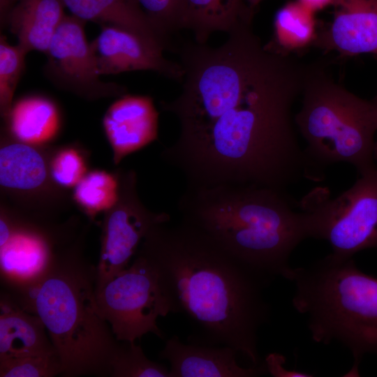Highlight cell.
<instances>
[{
	"mask_svg": "<svg viewBox=\"0 0 377 377\" xmlns=\"http://www.w3.org/2000/svg\"><path fill=\"white\" fill-rule=\"evenodd\" d=\"M71 15L101 25L132 31L165 50L170 41L153 24L136 0H62Z\"/></svg>",
	"mask_w": 377,
	"mask_h": 377,
	"instance_id": "ac0fdd59",
	"label": "cell"
},
{
	"mask_svg": "<svg viewBox=\"0 0 377 377\" xmlns=\"http://www.w3.org/2000/svg\"><path fill=\"white\" fill-rule=\"evenodd\" d=\"M158 121V113L149 96L125 95L114 102L103 124L114 163L157 139Z\"/></svg>",
	"mask_w": 377,
	"mask_h": 377,
	"instance_id": "4fadbf2b",
	"label": "cell"
},
{
	"mask_svg": "<svg viewBox=\"0 0 377 377\" xmlns=\"http://www.w3.org/2000/svg\"><path fill=\"white\" fill-rule=\"evenodd\" d=\"M136 253L156 265L176 313H183L190 322L192 333L188 342L230 346L251 365H265L258 335L270 316L264 292L272 278L182 221L154 226Z\"/></svg>",
	"mask_w": 377,
	"mask_h": 377,
	"instance_id": "7a4b0ae2",
	"label": "cell"
},
{
	"mask_svg": "<svg viewBox=\"0 0 377 377\" xmlns=\"http://www.w3.org/2000/svg\"><path fill=\"white\" fill-rule=\"evenodd\" d=\"M293 308L306 318L313 341L339 343L353 357L347 376H359L366 355L377 356V276L362 271L353 258L332 253L293 267Z\"/></svg>",
	"mask_w": 377,
	"mask_h": 377,
	"instance_id": "5b68a950",
	"label": "cell"
},
{
	"mask_svg": "<svg viewBox=\"0 0 377 377\" xmlns=\"http://www.w3.org/2000/svg\"><path fill=\"white\" fill-rule=\"evenodd\" d=\"M112 377H171L170 369L150 360L135 342L121 341L111 363Z\"/></svg>",
	"mask_w": 377,
	"mask_h": 377,
	"instance_id": "d4e9b609",
	"label": "cell"
},
{
	"mask_svg": "<svg viewBox=\"0 0 377 377\" xmlns=\"http://www.w3.org/2000/svg\"><path fill=\"white\" fill-rule=\"evenodd\" d=\"M0 310V360L57 353L41 319L3 290Z\"/></svg>",
	"mask_w": 377,
	"mask_h": 377,
	"instance_id": "2e32d148",
	"label": "cell"
},
{
	"mask_svg": "<svg viewBox=\"0 0 377 377\" xmlns=\"http://www.w3.org/2000/svg\"><path fill=\"white\" fill-rule=\"evenodd\" d=\"M159 31L169 39L180 29L182 0H136Z\"/></svg>",
	"mask_w": 377,
	"mask_h": 377,
	"instance_id": "4316f807",
	"label": "cell"
},
{
	"mask_svg": "<svg viewBox=\"0 0 377 377\" xmlns=\"http://www.w3.org/2000/svg\"><path fill=\"white\" fill-rule=\"evenodd\" d=\"M86 22L73 15L64 17L46 52L43 73L59 89L87 98L122 96L125 87L100 79L96 61L87 42Z\"/></svg>",
	"mask_w": 377,
	"mask_h": 377,
	"instance_id": "9c48e42d",
	"label": "cell"
},
{
	"mask_svg": "<svg viewBox=\"0 0 377 377\" xmlns=\"http://www.w3.org/2000/svg\"><path fill=\"white\" fill-rule=\"evenodd\" d=\"M135 177H127L124 195L117 207L105 219L100 258L96 266V290L128 267L141 241L154 226L170 222L165 212L147 210L139 202L135 191Z\"/></svg>",
	"mask_w": 377,
	"mask_h": 377,
	"instance_id": "30bf717a",
	"label": "cell"
},
{
	"mask_svg": "<svg viewBox=\"0 0 377 377\" xmlns=\"http://www.w3.org/2000/svg\"><path fill=\"white\" fill-rule=\"evenodd\" d=\"M230 346L184 343L177 335L165 341L158 357L170 364L171 377H256L268 374L265 365L242 367Z\"/></svg>",
	"mask_w": 377,
	"mask_h": 377,
	"instance_id": "9a60e30c",
	"label": "cell"
},
{
	"mask_svg": "<svg viewBox=\"0 0 377 377\" xmlns=\"http://www.w3.org/2000/svg\"><path fill=\"white\" fill-rule=\"evenodd\" d=\"M27 53L17 45H12L5 36L0 37V108L8 117L13 107V98L25 69Z\"/></svg>",
	"mask_w": 377,
	"mask_h": 377,
	"instance_id": "cb8c5ba5",
	"label": "cell"
},
{
	"mask_svg": "<svg viewBox=\"0 0 377 377\" xmlns=\"http://www.w3.org/2000/svg\"><path fill=\"white\" fill-rule=\"evenodd\" d=\"M179 94L161 103L179 123L161 153L186 186L253 185L279 191L316 181L300 145L292 110L313 63L267 47L243 22L218 47L179 50Z\"/></svg>",
	"mask_w": 377,
	"mask_h": 377,
	"instance_id": "6da1fadb",
	"label": "cell"
},
{
	"mask_svg": "<svg viewBox=\"0 0 377 377\" xmlns=\"http://www.w3.org/2000/svg\"><path fill=\"white\" fill-rule=\"evenodd\" d=\"M314 13L332 6L335 0H297Z\"/></svg>",
	"mask_w": 377,
	"mask_h": 377,
	"instance_id": "f546056e",
	"label": "cell"
},
{
	"mask_svg": "<svg viewBox=\"0 0 377 377\" xmlns=\"http://www.w3.org/2000/svg\"><path fill=\"white\" fill-rule=\"evenodd\" d=\"M117 182L103 171L91 172L84 176L76 185V200L87 212H97L112 209L119 200Z\"/></svg>",
	"mask_w": 377,
	"mask_h": 377,
	"instance_id": "603a6c76",
	"label": "cell"
},
{
	"mask_svg": "<svg viewBox=\"0 0 377 377\" xmlns=\"http://www.w3.org/2000/svg\"><path fill=\"white\" fill-rule=\"evenodd\" d=\"M85 168L83 161L75 150L61 151L54 159L52 174L54 180L61 185H77L84 177Z\"/></svg>",
	"mask_w": 377,
	"mask_h": 377,
	"instance_id": "83f0119b",
	"label": "cell"
},
{
	"mask_svg": "<svg viewBox=\"0 0 377 377\" xmlns=\"http://www.w3.org/2000/svg\"><path fill=\"white\" fill-rule=\"evenodd\" d=\"M100 75L151 71L181 82L184 71L179 62L166 59L161 47L128 30L103 24L90 43Z\"/></svg>",
	"mask_w": 377,
	"mask_h": 377,
	"instance_id": "8fae6325",
	"label": "cell"
},
{
	"mask_svg": "<svg viewBox=\"0 0 377 377\" xmlns=\"http://www.w3.org/2000/svg\"><path fill=\"white\" fill-rule=\"evenodd\" d=\"M96 282V267L73 247L57 252L32 285L9 293L43 321L59 357L62 376H110L121 341L100 312Z\"/></svg>",
	"mask_w": 377,
	"mask_h": 377,
	"instance_id": "277c9868",
	"label": "cell"
},
{
	"mask_svg": "<svg viewBox=\"0 0 377 377\" xmlns=\"http://www.w3.org/2000/svg\"><path fill=\"white\" fill-rule=\"evenodd\" d=\"M96 297L102 316L119 341L135 342L149 332L163 339L157 319L176 313L159 269L139 253L130 267L96 290Z\"/></svg>",
	"mask_w": 377,
	"mask_h": 377,
	"instance_id": "ba28073f",
	"label": "cell"
},
{
	"mask_svg": "<svg viewBox=\"0 0 377 377\" xmlns=\"http://www.w3.org/2000/svg\"><path fill=\"white\" fill-rule=\"evenodd\" d=\"M331 22L315 46L341 56L377 54V0H335Z\"/></svg>",
	"mask_w": 377,
	"mask_h": 377,
	"instance_id": "7c38bea8",
	"label": "cell"
},
{
	"mask_svg": "<svg viewBox=\"0 0 377 377\" xmlns=\"http://www.w3.org/2000/svg\"><path fill=\"white\" fill-rule=\"evenodd\" d=\"M47 170L41 155L27 143H13L0 150V184L6 188L30 190L45 180Z\"/></svg>",
	"mask_w": 377,
	"mask_h": 377,
	"instance_id": "7402d4cb",
	"label": "cell"
},
{
	"mask_svg": "<svg viewBox=\"0 0 377 377\" xmlns=\"http://www.w3.org/2000/svg\"><path fill=\"white\" fill-rule=\"evenodd\" d=\"M314 13L297 0L286 3L274 16L273 35L267 47L291 54L313 45L318 34Z\"/></svg>",
	"mask_w": 377,
	"mask_h": 377,
	"instance_id": "44dd1931",
	"label": "cell"
},
{
	"mask_svg": "<svg viewBox=\"0 0 377 377\" xmlns=\"http://www.w3.org/2000/svg\"><path fill=\"white\" fill-rule=\"evenodd\" d=\"M13 134L29 145L50 140L59 128V115L54 104L42 96H29L13 105L7 117Z\"/></svg>",
	"mask_w": 377,
	"mask_h": 377,
	"instance_id": "ffe728a7",
	"label": "cell"
},
{
	"mask_svg": "<svg viewBox=\"0 0 377 377\" xmlns=\"http://www.w3.org/2000/svg\"><path fill=\"white\" fill-rule=\"evenodd\" d=\"M11 235V229L9 223L3 218L0 220V246L3 245Z\"/></svg>",
	"mask_w": 377,
	"mask_h": 377,
	"instance_id": "4dcf8cb0",
	"label": "cell"
},
{
	"mask_svg": "<svg viewBox=\"0 0 377 377\" xmlns=\"http://www.w3.org/2000/svg\"><path fill=\"white\" fill-rule=\"evenodd\" d=\"M61 372L57 353L0 360L1 377H52Z\"/></svg>",
	"mask_w": 377,
	"mask_h": 377,
	"instance_id": "484cf974",
	"label": "cell"
},
{
	"mask_svg": "<svg viewBox=\"0 0 377 377\" xmlns=\"http://www.w3.org/2000/svg\"><path fill=\"white\" fill-rule=\"evenodd\" d=\"M294 116L307 145L304 149L318 181L332 164L347 163L362 175L376 166L374 158L377 103L336 82L323 64L314 62Z\"/></svg>",
	"mask_w": 377,
	"mask_h": 377,
	"instance_id": "8992f818",
	"label": "cell"
},
{
	"mask_svg": "<svg viewBox=\"0 0 377 377\" xmlns=\"http://www.w3.org/2000/svg\"><path fill=\"white\" fill-rule=\"evenodd\" d=\"M296 207L286 191L253 185L186 186L177 201L182 222L273 279H288L290 256L308 238Z\"/></svg>",
	"mask_w": 377,
	"mask_h": 377,
	"instance_id": "3957f363",
	"label": "cell"
},
{
	"mask_svg": "<svg viewBox=\"0 0 377 377\" xmlns=\"http://www.w3.org/2000/svg\"><path fill=\"white\" fill-rule=\"evenodd\" d=\"M360 176L334 198L326 188L316 187L297 202L308 238L326 241L343 258L377 249V166Z\"/></svg>",
	"mask_w": 377,
	"mask_h": 377,
	"instance_id": "52a82bcc",
	"label": "cell"
},
{
	"mask_svg": "<svg viewBox=\"0 0 377 377\" xmlns=\"http://www.w3.org/2000/svg\"><path fill=\"white\" fill-rule=\"evenodd\" d=\"M10 226V237L0 246V273L3 290L14 294L35 283L57 252L43 232L29 227Z\"/></svg>",
	"mask_w": 377,
	"mask_h": 377,
	"instance_id": "5bb4252c",
	"label": "cell"
},
{
	"mask_svg": "<svg viewBox=\"0 0 377 377\" xmlns=\"http://www.w3.org/2000/svg\"><path fill=\"white\" fill-rule=\"evenodd\" d=\"M267 373L274 377H311L312 374L288 370L284 365L286 357L281 354L269 353L264 360Z\"/></svg>",
	"mask_w": 377,
	"mask_h": 377,
	"instance_id": "f1b7e54d",
	"label": "cell"
},
{
	"mask_svg": "<svg viewBox=\"0 0 377 377\" xmlns=\"http://www.w3.org/2000/svg\"><path fill=\"white\" fill-rule=\"evenodd\" d=\"M248 5L253 10L263 1V0H245Z\"/></svg>",
	"mask_w": 377,
	"mask_h": 377,
	"instance_id": "1f68e13d",
	"label": "cell"
},
{
	"mask_svg": "<svg viewBox=\"0 0 377 377\" xmlns=\"http://www.w3.org/2000/svg\"><path fill=\"white\" fill-rule=\"evenodd\" d=\"M62 0H16L3 24L16 36L27 54L37 50L46 54L63 20Z\"/></svg>",
	"mask_w": 377,
	"mask_h": 377,
	"instance_id": "e0dca14e",
	"label": "cell"
},
{
	"mask_svg": "<svg viewBox=\"0 0 377 377\" xmlns=\"http://www.w3.org/2000/svg\"><path fill=\"white\" fill-rule=\"evenodd\" d=\"M255 10L245 0H182L180 29L191 31L195 41L207 43L217 31L230 32L243 22H251Z\"/></svg>",
	"mask_w": 377,
	"mask_h": 377,
	"instance_id": "d6986e66",
	"label": "cell"
},
{
	"mask_svg": "<svg viewBox=\"0 0 377 377\" xmlns=\"http://www.w3.org/2000/svg\"><path fill=\"white\" fill-rule=\"evenodd\" d=\"M375 100V101L377 103V95L376 96V97L374 98ZM374 158H375V161H377V140L375 142V147H374Z\"/></svg>",
	"mask_w": 377,
	"mask_h": 377,
	"instance_id": "d6a6232c",
	"label": "cell"
}]
</instances>
